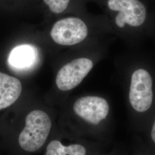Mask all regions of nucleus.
Instances as JSON below:
<instances>
[{
    "mask_svg": "<svg viewBox=\"0 0 155 155\" xmlns=\"http://www.w3.org/2000/svg\"><path fill=\"white\" fill-rule=\"evenodd\" d=\"M21 91L22 84L18 79L0 72V110L13 104Z\"/></svg>",
    "mask_w": 155,
    "mask_h": 155,
    "instance_id": "nucleus-7",
    "label": "nucleus"
},
{
    "mask_svg": "<svg viewBox=\"0 0 155 155\" xmlns=\"http://www.w3.org/2000/svg\"><path fill=\"white\" fill-rule=\"evenodd\" d=\"M90 148L83 143H74L68 145L62 144L61 141L54 140L47 146L45 155H89Z\"/></svg>",
    "mask_w": 155,
    "mask_h": 155,
    "instance_id": "nucleus-9",
    "label": "nucleus"
},
{
    "mask_svg": "<svg viewBox=\"0 0 155 155\" xmlns=\"http://www.w3.org/2000/svg\"><path fill=\"white\" fill-rule=\"evenodd\" d=\"M48 6L50 11L55 14H59L64 11L70 4V0H43Z\"/></svg>",
    "mask_w": 155,
    "mask_h": 155,
    "instance_id": "nucleus-10",
    "label": "nucleus"
},
{
    "mask_svg": "<svg viewBox=\"0 0 155 155\" xmlns=\"http://www.w3.org/2000/svg\"><path fill=\"white\" fill-rule=\"evenodd\" d=\"M153 98V80L150 72L141 68L134 70L129 78V105L134 111L143 113L150 108Z\"/></svg>",
    "mask_w": 155,
    "mask_h": 155,
    "instance_id": "nucleus-5",
    "label": "nucleus"
},
{
    "mask_svg": "<svg viewBox=\"0 0 155 155\" xmlns=\"http://www.w3.org/2000/svg\"><path fill=\"white\" fill-rule=\"evenodd\" d=\"M110 105L105 98L85 95L74 102L73 113L82 127V131L94 130L105 125L110 114Z\"/></svg>",
    "mask_w": 155,
    "mask_h": 155,
    "instance_id": "nucleus-2",
    "label": "nucleus"
},
{
    "mask_svg": "<svg viewBox=\"0 0 155 155\" xmlns=\"http://www.w3.org/2000/svg\"><path fill=\"white\" fill-rule=\"evenodd\" d=\"M95 63L94 56L88 55L78 57L68 62L57 73L56 87L62 91L75 89L89 75Z\"/></svg>",
    "mask_w": 155,
    "mask_h": 155,
    "instance_id": "nucleus-6",
    "label": "nucleus"
},
{
    "mask_svg": "<svg viewBox=\"0 0 155 155\" xmlns=\"http://www.w3.org/2000/svg\"><path fill=\"white\" fill-rule=\"evenodd\" d=\"M51 127V120L47 113L41 110L30 112L25 119V127L19 135L20 146L28 152L38 150L47 141Z\"/></svg>",
    "mask_w": 155,
    "mask_h": 155,
    "instance_id": "nucleus-4",
    "label": "nucleus"
},
{
    "mask_svg": "<svg viewBox=\"0 0 155 155\" xmlns=\"http://www.w3.org/2000/svg\"><path fill=\"white\" fill-rule=\"evenodd\" d=\"M37 50L31 45H20L12 50L8 61L12 67L17 69H26L36 61Z\"/></svg>",
    "mask_w": 155,
    "mask_h": 155,
    "instance_id": "nucleus-8",
    "label": "nucleus"
},
{
    "mask_svg": "<svg viewBox=\"0 0 155 155\" xmlns=\"http://www.w3.org/2000/svg\"><path fill=\"white\" fill-rule=\"evenodd\" d=\"M92 35V25L78 17H68L57 21L50 31L53 41L63 46L84 44Z\"/></svg>",
    "mask_w": 155,
    "mask_h": 155,
    "instance_id": "nucleus-3",
    "label": "nucleus"
},
{
    "mask_svg": "<svg viewBox=\"0 0 155 155\" xmlns=\"http://www.w3.org/2000/svg\"><path fill=\"white\" fill-rule=\"evenodd\" d=\"M151 138L153 142L155 144V120L152 127L151 130Z\"/></svg>",
    "mask_w": 155,
    "mask_h": 155,
    "instance_id": "nucleus-11",
    "label": "nucleus"
},
{
    "mask_svg": "<svg viewBox=\"0 0 155 155\" xmlns=\"http://www.w3.org/2000/svg\"><path fill=\"white\" fill-rule=\"evenodd\" d=\"M106 7L111 29L120 35H130L147 18L146 8L140 0H106Z\"/></svg>",
    "mask_w": 155,
    "mask_h": 155,
    "instance_id": "nucleus-1",
    "label": "nucleus"
}]
</instances>
